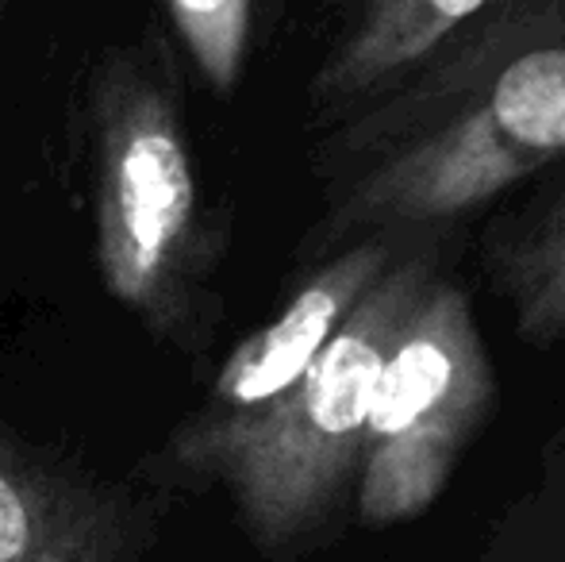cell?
Instances as JSON below:
<instances>
[{"mask_svg":"<svg viewBox=\"0 0 565 562\" xmlns=\"http://www.w3.org/2000/svg\"><path fill=\"white\" fill-rule=\"evenodd\" d=\"M396 258V235H362L339 255H331L258 331L243 339L220 367L201 413L189 421L224 424L258 413L274 397H281L316 354L328 347L350 308L362 300L381 274Z\"/></svg>","mask_w":565,"mask_h":562,"instance_id":"obj_5","label":"cell"},{"mask_svg":"<svg viewBox=\"0 0 565 562\" xmlns=\"http://www.w3.org/2000/svg\"><path fill=\"white\" fill-rule=\"evenodd\" d=\"M116 509L0 439V562H113Z\"/></svg>","mask_w":565,"mask_h":562,"instance_id":"obj_7","label":"cell"},{"mask_svg":"<svg viewBox=\"0 0 565 562\" xmlns=\"http://www.w3.org/2000/svg\"><path fill=\"white\" fill-rule=\"evenodd\" d=\"M166 12L209 89L235 93L254 35V0H166Z\"/></svg>","mask_w":565,"mask_h":562,"instance_id":"obj_9","label":"cell"},{"mask_svg":"<svg viewBox=\"0 0 565 562\" xmlns=\"http://www.w3.org/2000/svg\"><path fill=\"white\" fill-rule=\"evenodd\" d=\"M431 274V255H396L281 397L238 421L178 427L173 466L220 481L262 551L289 555L323 540L354 501L381 367Z\"/></svg>","mask_w":565,"mask_h":562,"instance_id":"obj_2","label":"cell"},{"mask_svg":"<svg viewBox=\"0 0 565 562\" xmlns=\"http://www.w3.org/2000/svg\"><path fill=\"white\" fill-rule=\"evenodd\" d=\"M497 401V378L469 297L431 274L373 390L354 512L365 528L424 517L450 486Z\"/></svg>","mask_w":565,"mask_h":562,"instance_id":"obj_4","label":"cell"},{"mask_svg":"<svg viewBox=\"0 0 565 562\" xmlns=\"http://www.w3.org/2000/svg\"><path fill=\"white\" fill-rule=\"evenodd\" d=\"M93 255L108 297L162 343L204 339L201 185L181 108L150 59L119 51L93 82Z\"/></svg>","mask_w":565,"mask_h":562,"instance_id":"obj_3","label":"cell"},{"mask_svg":"<svg viewBox=\"0 0 565 562\" xmlns=\"http://www.w3.org/2000/svg\"><path fill=\"white\" fill-rule=\"evenodd\" d=\"M500 0H350L335 46L312 77V100L365 108L447 54Z\"/></svg>","mask_w":565,"mask_h":562,"instance_id":"obj_6","label":"cell"},{"mask_svg":"<svg viewBox=\"0 0 565 562\" xmlns=\"http://www.w3.org/2000/svg\"><path fill=\"white\" fill-rule=\"evenodd\" d=\"M492 271L523 343L565 339V178L500 232Z\"/></svg>","mask_w":565,"mask_h":562,"instance_id":"obj_8","label":"cell"},{"mask_svg":"<svg viewBox=\"0 0 565 562\" xmlns=\"http://www.w3.org/2000/svg\"><path fill=\"white\" fill-rule=\"evenodd\" d=\"M565 158V0H500L424 74L358 108L328 235H401Z\"/></svg>","mask_w":565,"mask_h":562,"instance_id":"obj_1","label":"cell"},{"mask_svg":"<svg viewBox=\"0 0 565 562\" xmlns=\"http://www.w3.org/2000/svg\"><path fill=\"white\" fill-rule=\"evenodd\" d=\"M481 562H565V435L546 458L535 494L508 512Z\"/></svg>","mask_w":565,"mask_h":562,"instance_id":"obj_10","label":"cell"}]
</instances>
